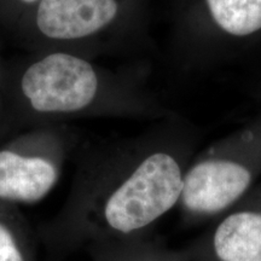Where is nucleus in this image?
<instances>
[{
	"mask_svg": "<svg viewBox=\"0 0 261 261\" xmlns=\"http://www.w3.org/2000/svg\"><path fill=\"white\" fill-rule=\"evenodd\" d=\"M110 81L90 58L64 51L27 52L0 63V135L67 125L109 107Z\"/></svg>",
	"mask_w": 261,
	"mask_h": 261,
	"instance_id": "1",
	"label": "nucleus"
},
{
	"mask_svg": "<svg viewBox=\"0 0 261 261\" xmlns=\"http://www.w3.org/2000/svg\"><path fill=\"white\" fill-rule=\"evenodd\" d=\"M121 0H41L8 31L27 52L64 51L90 58L116 27Z\"/></svg>",
	"mask_w": 261,
	"mask_h": 261,
	"instance_id": "2",
	"label": "nucleus"
},
{
	"mask_svg": "<svg viewBox=\"0 0 261 261\" xmlns=\"http://www.w3.org/2000/svg\"><path fill=\"white\" fill-rule=\"evenodd\" d=\"M71 135L68 125L18 133L0 148V201L34 203L54 189Z\"/></svg>",
	"mask_w": 261,
	"mask_h": 261,
	"instance_id": "3",
	"label": "nucleus"
},
{
	"mask_svg": "<svg viewBox=\"0 0 261 261\" xmlns=\"http://www.w3.org/2000/svg\"><path fill=\"white\" fill-rule=\"evenodd\" d=\"M179 165L166 152H152L108 196L103 215L110 227L128 233L148 226L180 198Z\"/></svg>",
	"mask_w": 261,
	"mask_h": 261,
	"instance_id": "4",
	"label": "nucleus"
},
{
	"mask_svg": "<svg viewBox=\"0 0 261 261\" xmlns=\"http://www.w3.org/2000/svg\"><path fill=\"white\" fill-rule=\"evenodd\" d=\"M250 173L230 161H205L196 165L182 180L180 198L188 210L217 213L247 190Z\"/></svg>",
	"mask_w": 261,
	"mask_h": 261,
	"instance_id": "5",
	"label": "nucleus"
},
{
	"mask_svg": "<svg viewBox=\"0 0 261 261\" xmlns=\"http://www.w3.org/2000/svg\"><path fill=\"white\" fill-rule=\"evenodd\" d=\"M214 249L221 261H261V214L226 218L215 232Z\"/></svg>",
	"mask_w": 261,
	"mask_h": 261,
	"instance_id": "6",
	"label": "nucleus"
},
{
	"mask_svg": "<svg viewBox=\"0 0 261 261\" xmlns=\"http://www.w3.org/2000/svg\"><path fill=\"white\" fill-rule=\"evenodd\" d=\"M212 16L224 31L248 35L261 29V0H207Z\"/></svg>",
	"mask_w": 261,
	"mask_h": 261,
	"instance_id": "7",
	"label": "nucleus"
},
{
	"mask_svg": "<svg viewBox=\"0 0 261 261\" xmlns=\"http://www.w3.org/2000/svg\"><path fill=\"white\" fill-rule=\"evenodd\" d=\"M41 0H0V23L10 29L22 15L34 8Z\"/></svg>",
	"mask_w": 261,
	"mask_h": 261,
	"instance_id": "8",
	"label": "nucleus"
},
{
	"mask_svg": "<svg viewBox=\"0 0 261 261\" xmlns=\"http://www.w3.org/2000/svg\"><path fill=\"white\" fill-rule=\"evenodd\" d=\"M0 261H23L11 232L0 223Z\"/></svg>",
	"mask_w": 261,
	"mask_h": 261,
	"instance_id": "9",
	"label": "nucleus"
},
{
	"mask_svg": "<svg viewBox=\"0 0 261 261\" xmlns=\"http://www.w3.org/2000/svg\"><path fill=\"white\" fill-rule=\"evenodd\" d=\"M0 28H3V27H2V23H0ZM0 63H2V60H0Z\"/></svg>",
	"mask_w": 261,
	"mask_h": 261,
	"instance_id": "10",
	"label": "nucleus"
}]
</instances>
